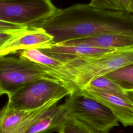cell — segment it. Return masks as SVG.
Wrapping results in <instances>:
<instances>
[{
  "instance_id": "6da1fadb",
  "label": "cell",
  "mask_w": 133,
  "mask_h": 133,
  "mask_svg": "<svg viewBox=\"0 0 133 133\" xmlns=\"http://www.w3.org/2000/svg\"><path fill=\"white\" fill-rule=\"evenodd\" d=\"M31 26L42 28L52 37L53 44H61L107 33L133 35V14L76 4L58 8Z\"/></svg>"
},
{
  "instance_id": "7a4b0ae2",
  "label": "cell",
  "mask_w": 133,
  "mask_h": 133,
  "mask_svg": "<svg viewBox=\"0 0 133 133\" xmlns=\"http://www.w3.org/2000/svg\"><path fill=\"white\" fill-rule=\"evenodd\" d=\"M49 55L62 61L66 76L76 91L92 80L133 62V49L94 56Z\"/></svg>"
},
{
  "instance_id": "3957f363",
  "label": "cell",
  "mask_w": 133,
  "mask_h": 133,
  "mask_svg": "<svg viewBox=\"0 0 133 133\" xmlns=\"http://www.w3.org/2000/svg\"><path fill=\"white\" fill-rule=\"evenodd\" d=\"M72 91L62 83L41 78L28 83L8 95L7 107L19 111L39 109L51 101H59Z\"/></svg>"
},
{
  "instance_id": "277c9868",
  "label": "cell",
  "mask_w": 133,
  "mask_h": 133,
  "mask_svg": "<svg viewBox=\"0 0 133 133\" xmlns=\"http://www.w3.org/2000/svg\"><path fill=\"white\" fill-rule=\"evenodd\" d=\"M41 78L61 82L42 66L30 60L20 56H0V87L7 96L25 84Z\"/></svg>"
},
{
  "instance_id": "5b68a950",
  "label": "cell",
  "mask_w": 133,
  "mask_h": 133,
  "mask_svg": "<svg viewBox=\"0 0 133 133\" xmlns=\"http://www.w3.org/2000/svg\"><path fill=\"white\" fill-rule=\"evenodd\" d=\"M63 104L70 118L78 119L96 130L109 131L118 126V119L109 109L81 90L69 95Z\"/></svg>"
},
{
  "instance_id": "8992f818",
  "label": "cell",
  "mask_w": 133,
  "mask_h": 133,
  "mask_svg": "<svg viewBox=\"0 0 133 133\" xmlns=\"http://www.w3.org/2000/svg\"><path fill=\"white\" fill-rule=\"evenodd\" d=\"M57 9L51 0H0V20L29 26Z\"/></svg>"
},
{
  "instance_id": "52a82bcc",
  "label": "cell",
  "mask_w": 133,
  "mask_h": 133,
  "mask_svg": "<svg viewBox=\"0 0 133 133\" xmlns=\"http://www.w3.org/2000/svg\"><path fill=\"white\" fill-rule=\"evenodd\" d=\"M53 44L52 37L41 28L29 26L15 33L0 47V56L9 55L29 49H42Z\"/></svg>"
},
{
  "instance_id": "ba28073f",
  "label": "cell",
  "mask_w": 133,
  "mask_h": 133,
  "mask_svg": "<svg viewBox=\"0 0 133 133\" xmlns=\"http://www.w3.org/2000/svg\"><path fill=\"white\" fill-rule=\"evenodd\" d=\"M58 102L51 101L39 109L30 111L9 109L6 104L0 117V133H24Z\"/></svg>"
},
{
  "instance_id": "9c48e42d",
  "label": "cell",
  "mask_w": 133,
  "mask_h": 133,
  "mask_svg": "<svg viewBox=\"0 0 133 133\" xmlns=\"http://www.w3.org/2000/svg\"><path fill=\"white\" fill-rule=\"evenodd\" d=\"M81 91L109 109L124 126H133V98L88 88Z\"/></svg>"
},
{
  "instance_id": "30bf717a",
  "label": "cell",
  "mask_w": 133,
  "mask_h": 133,
  "mask_svg": "<svg viewBox=\"0 0 133 133\" xmlns=\"http://www.w3.org/2000/svg\"><path fill=\"white\" fill-rule=\"evenodd\" d=\"M64 43L85 44L113 50H127L133 49V35L122 33H107Z\"/></svg>"
},
{
  "instance_id": "8fae6325",
  "label": "cell",
  "mask_w": 133,
  "mask_h": 133,
  "mask_svg": "<svg viewBox=\"0 0 133 133\" xmlns=\"http://www.w3.org/2000/svg\"><path fill=\"white\" fill-rule=\"evenodd\" d=\"M69 118L64 104H56L30 126L24 133L59 132Z\"/></svg>"
},
{
  "instance_id": "7c38bea8",
  "label": "cell",
  "mask_w": 133,
  "mask_h": 133,
  "mask_svg": "<svg viewBox=\"0 0 133 133\" xmlns=\"http://www.w3.org/2000/svg\"><path fill=\"white\" fill-rule=\"evenodd\" d=\"M40 50L47 54L74 57L98 56L117 51L98 48L85 44L68 43L52 44Z\"/></svg>"
},
{
  "instance_id": "4fadbf2b",
  "label": "cell",
  "mask_w": 133,
  "mask_h": 133,
  "mask_svg": "<svg viewBox=\"0 0 133 133\" xmlns=\"http://www.w3.org/2000/svg\"><path fill=\"white\" fill-rule=\"evenodd\" d=\"M124 91L133 92V62L124 65L104 75Z\"/></svg>"
},
{
  "instance_id": "5bb4252c",
  "label": "cell",
  "mask_w": 133,
  "mask_h": 133,
  "mask_svg": "<svg viewBox=\"0 0 133 133\" xmlns=\"http://www.w3.org/2000/svg\"><path fill=\"white\" fill-rule=\"evenodd\" d=\"M133 98V92L124 91L115 82L105 76L97 78L83 87Z\"/></svg>"
},
{
  "instance_id": "9a60e30c",
  "label": "cell",
  "mask_w": 133,
  "mask_h": 133,
  "mask_svg": "<svg viewBox=\"0 0 133 133\" xmlns=\"http://www.w3.org/2000/svg\"><path fill=\"white\" fill-rule=\"evenodd\" d=\"M89 4L98 9L131 13V0H90Z\"/></svg>"
},
{
  "instance_id": "2e32d148",
  "label": "cell",
  "mask_w": 133,
  "mask_h": 133,
  "mask_svg": "<svg viewBox=\"0 0 133 133\" xmlns=\"http://www.w3.org/2000/svg\"><path fill=\"white\" fill-rule=\"evenodd\" d=\"M59 133H109V131L96 130L78 119L71 117L66 121Z\"/></svg>"
},
{
  "instance_id": "e0dca14e",
  "label": "cell",
  "mask_w": 133,
  "mask_h": 133,
  "mask_svg": "<svg viewBox=\"0 0 133 133\" xmlns=\"http://www.w3.org/2000/svg\"><path fill=\"white\" fill-rule=\"evenodd\" d=\"M29 26L13 24L0 20V31L14 33L20 30L28 28Z\"/></svg>"
},
{
  "instance_id": "ac0fdd59",
  "label": "cell",
  "mask_w": 133,
  "mask_h": 133,
  "mask_svg": "<svg viewBox=\"0 0 133 133\" xmlns=\"http://www.w3.org/2000/svg\"><path fill=\"white\" fill-rule=\"evenodd\" d=\"M14 33L0 31V47H1L6 42H7Z\"/></svg>"
},
{
  "instance_id": "d6986e66",
  "label": "cell",
  "mask_w": 133,
  "mask_h": 133,
  "mask_svg": "<svg viewBox=\"0 0 133 133\" xmlns=\"http://www.w3.org/2000/svg\"><path fill=\"white\" fill-rule=\"evenodd\" d=\"M131 14H133V0H131Z\"/></svg>"
},
{
  "instance_id": "ffe728a7",
  "label": "cell",
  "mask_w": 133,
  "mask_h": 133,
  "mask_svg": "<svg viewBox=\"0 0 133 133\" xmlns=\"http://www.w3.org/2000/svg\"><path fill=\"white\" fill-rule=\"evenodd\" d=\"M4 94H5V92H4V91L1 89V88L0 87V96H2V95H4Z\"/></svg>"
},
{
  "instance_id": "44dd1931",
  "label": "cell",
  "mask_w": 133,
  "mask_h": 133,
  "mask_svg": "<svg viewBox=\"0 0 133 133\" xmlns=\"http://www.w3.org/2000/svg\"><path fill=\"white\" fill-rule=\"evenodd\" d=\"M4 107L3 108H2L1 109H0V117H1V115H2V113H3V111H4Z\"/></svg>"
}]
</instances>
